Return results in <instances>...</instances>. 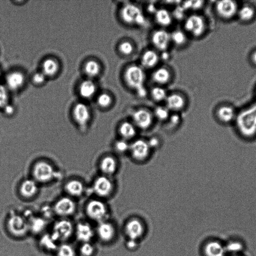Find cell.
I'll return each mask as SVG.
<instances>
[{"label":"cell","mask_w":256,"mask_h":256,"mask_svg":"<svg viewBox=\"0 0 256 256\" xmlns=\"http://www.w3.org/2000/svg\"><path fill=\"white\" fill-rule=\"evenodd\" d=\"M256 16V10L255 7L251 4H244L240 7L237 17L239 20L244 23H248L253 21Z\"/></svg>","instance_id":"obj_19"},{"label":"cell","mask_w":256,"mask_h":256,"mask_svg":"<svg viewBox=\"0 0 256 256\" xmlns=\"http://www.w3.org/2000/svg\"><path fill=\"white\" fill-rule=\"evenodd\" d=\"M163 56H164V57H163L164 59L165 60H167L169 58V55L168 54L166 53H163Z\"/></svg>","instance_id":"obj_53"},{"label":"cell","mask_w":256,"mask_h":256,"mask_svg":"<svg viewBox=\"0 0 256 256\" xmlns=\"http://www.w3.org/2000/svg\"><path fill=\"white\" fill-rule=\"evenodd\" d=\"M42 69L45 76H53L58 72L59 65L54 59H47L43 63Z\"/></svg>","instance_id":"obj_31"},{"label":"cell","mask_w":256,"mask_h":256,"mask_svg":"<svg viewBox=\"0 0 256 256\" xmlns=\"http://www.w3.org/2000/svg\"><path fill=\"white\" fill-rule=\"evenodd\" d=\"M96 86L91 80H86L83 82L80 86L79 92L80 95L84 98H90L95 93Z\"/></svg>","instance_id":"obj_32"},{"label":"cell","mask_w":256,"mask_h":256,"mask_svg":"<svg viewBox=\"0 0 256 256\" xmlns=\"http://www.w3.org/2000/svg\"><path fill=\"white\" fill-rule=\"evenodd\" d=\"M121 16L123 21L127 24L143 26L146 22L141 10L133 4H127L124 6Z\"/></svg>","instance_id":"obj_5"},{"label":"cell","mask_w":256,"mask_h":256,"mask_svg":"<svg viewBox=\"0 0 256 256\" xmlns=\"http://www.w3.org/2000/svg\"><path fill=\"white\" fill-rule=\"evenodd\" d=\"M184 11L182 7L176 9L174 11L175 17L178 19L182 18L184 16Z\"/></svg>","instance_id":"obj_47"},{"label":"cell","mask_w":256,"mask_h":256,"mask_svg":"<svg viewBox=\"0 0 256 256\" xmlns=\"http://www.w3.org/2000/svg\"><path fill=\"white\" fill-rule=\"evenodd\" d=\"M230 256H239L237 254H233L232 255H231Z\"/></svg>","instance_id":"obj_54"},{"label":"cell","mask_w":256,"mask_h":256,"mask_svg":"<svg viewBox=\"0 0 256 256\" xmlns=\"http://www.w3.org/2000/svg\"><path fill=\"white\" fill-rule=\"evenodd\" d=\"M215 114L218 122L224 125H228L234 123L237 112L232 106L224 104L216 109Z\"/></svg>","instance_id":"obj_12"},{"label":"cell","mask_w":256,"mask_h":256,"mask_svg":"<svg viewBox=\"0 0 256 256\" xmlns=\"http://www.w3.org/2000/svg\"><path fill=\"white\" fill-rule=\"evenodd\" d=\"M57 256H76L74 248L70 244L63 243L59 245L56 250Z\"/></svg>","instance_id":"obj_35"},{"label":"cell","mask_w":256,"mask_h":256,"mask_svg":"<svg viewBox=\"0 0 256 256\" xmlns=\"http://www.w3.org/2000/svg\"><path fill=\"white\" fill-rule=\"evenodd\" d=\"M112 102L111 96L107 93H102L99 96L97 102L99 106L106 108L110 106Z\"/></svg>","instance_id":"obj_41"},{"label":"cell","mask_w":256,"mask_h":256,"mask_svg":"<svg viewBox=\"0 0 256 256\" xmlns=\"http://www.w3.org/2000/svg\"><path fill=\"white\" fill-rule=\"evenodd\" d=\"M76 237L82 243L90 242L94 236V230L90 224L86 222H80L75 228Z\"/></svg>","instance_id":"obj_15"},{"label":"cell","mask_w":256,"mask_h":256,"mask_svg":"<svg viewBox=\"0 0 256 256\" xmlns=\"http://www.w3.org/2000/svg\"><path fill=\"white\" fill-rule=\"evenodd\" d=\"M100 168L103 174L106 175H110L115 172L117 164L113 158L108 156L102 160Z\"/></svg>","instance_id":"obj_30"},{"label":"cell","mask_w":256,"mask_h":256,"mask_svg":"<svg viewBox=\"0 0 256 256\" xmlns=\"http://www.w3.org/2000/svg\"><path fill=\"white\" fill-rule=\"evenodd\" d=\"M8 228L13 235L18 237L25 236L30 230L29 223L23 217L17 214L9 218Z\"/></svg>","instance_id":"obj_8"},{"label":"cell","mask_w":256,"mask_h":256,"mask_svg":"<svg viewBox=\"0 0 256 256\" xmlns=\"http://www.w3.org/2000/svg\"><path fill=\"white\" fill-rule=\"evenodd\" d=\"M155 114L159 119L164 120L169 116V109L165 107H159L155 110Z\"/></svg>","instance_id":"obj_43"},{"label":"cell","mask_w":256,"mask_h":256,"mask_svg":"<svg viewBox=\"0 0 256 256\" xmlns=\"http://www.w3.org/2000/svg\"><path fill=\"white\" fill-rule=\"evenodd\" d=\"M58 242L52 234L44 235L40 240V246L48 251H56L59 246Z\"/></svg>","instance_id":"obj_28"},{"label":"cell","mask_w":256,"mask_h":256,"mask_svg":"<svg viewBox=\"0 0 256 256\" xmlns=\"http://www.w3.org/2000/svg\"><path fill=\"white\" fill-rule=\"evenodd\" d=\"M226 251V246L218 241L208 242L204 249L206 256H225Z\"/></svg>","instance_id":"obj_21"},{"label":"cell","mask_w":256,"mask_h":256,"mask_svg":"<svg viewBox=\"0 0 256 256\" xmlns=\"http://www.w3.org/2000/svg\"><path fill=\"white\" fill-rule=\"evenodd\" d=\"M8 100L9 96L6 88L0 84V109H4L9 105Z\"/></svg>","instance_id":"obj_39"},{"label":"cell","mask_w":256,"mask_h":256,"mask_svg":"<svg viewBox=\"0 0 256 256\" xmlns=\"http://www.w3.org/2000/svg\"><path fill=\"white\" fill-rule=\"evenodd\" d=\"M119 51L124 56H129L133 53L134 47L130 42L124 41L119 45Z\"/></svg>","instance_id":"obj_40"},{"label":"cell","mask_w":256,"mask_h":256,"mask_svg":"<svg viewBox=\"0 0 256 256\" xmlns=\"http://www.w3.org/2000/svg\"><path fill=\"white\" fill-rule=\"evenodd\" d=\"M76 210V204L73 198L69 196L60 198L56 202L53 207L54 213L62 217L72 215Z\"/></svg>","instance_id":"obj_9"},{"label":"cell","mask_w":256,"mask_h":256,"mask_svg":"<svg viewBox=\"0 0 256 256\" xmlns=\"http://www.w3.org/2000/svg\"><path fill=\"white\" fill-rule=\"evenodd\" d=\"M120 132L121 135L126 139L133 137L136 132L134 126L129 122H124L121 125Z\"/></svg>","instance_id":"obj_34"},{"label":"cell","mask_w":256,"mask_h":256,"mask_svg":"<svg viewBox=\"0 0 256 256\" xmlns=\"http://www.w3.org/2000/svg\"><path fill=\"white\" fill-rule=\"evenodd\" d=\"M24 81L25 78L23 74L19 72L10 73L6 80L7 87L13 91L20 89L23 86Z\"/></svg>","instance_id":"obj_22"},{"label":"cell","mask_w":256,"mask_h":256,"mask_svg":"<svg viewBox=\"0 0 256 256\" xmlns=\"http://www.w3.org/2000/svg\"><path fill=\"white\" fill-rule=\"evenodd\" d=\"M127 247L130 249H133L137 246L135 240H131L127 242Z\"/></svg>","instance_id":"obj_51"},{"label":"cell","mask_w":256,"mask_h":256,"mask_svg":"<svg viewBox=\"0 0 256 256\" xmlns=\"http://www.w3.org/2000/svg\"><path fill=\"white\" fill-rule=\"evenodd\" d=\"M125 81L127 85L136 91L144 87L145 73L140 67L132 65L127 68L124 74Z\"/></svg>","instance_id":"obj_6"},{"label":"cell","mask_w":256,"mask_h":256,"mask_svg":"<svg viewBox=\"0 0 256 256\" xmlns=\"http://www.w3.org/2000/svg\"><path fill=\"white\" fill-rule=\"evenodd\" d=\"M237 132L246 139L256 137V103L237 113L235 122Z\"/></svg>","instance_id":"obj_1"},{"label":"cell","mask_w":256,"mask_h":256,"mask_svg":"<svg viewBox=\"0 0 256 256\" xmlns=\"http://www.w3.org/2000/svg\"><path fill=\"white\" fill-rule=\"evenodd\" d=\"M171 122L173 124H177L179 121V117L178 115H173L171 118Z\"/></svg>","instance_id":"obj_52"},{"label":"cell","mask_w":256,"mask_h":256,"mask_svg":"<svg viewBox=\"0 0 256 256\" xmlns=\"http://www.w3.org/2000/svg\"><path fill=\"white\" fill-rule=\"evenodd\" d=\"M169 70L165 67L159 68L153 74V79L156 83L160 85L167 84L171 79Z\"/></svg>","instance_id":"obj_29"},{"label":"cell","mask_w":256,"mask_h":256,"mask_svg":"<svg viewBox=\"0 0 256 256\" xmlns=\"http://www.w3.org/2000/svg\"><path fill=\"white\" fill-rule=\"evenodd\" d=\"M203 1H192L191 9L198 10L201 9L204 5Z\"/></svg>","instance_id":"obj_46"},{"label":"cell","mask_w":256,"mask_h":256,"mask_svg":"<svg viewBox=\"0 0 256 256\" xmlns=\"http://www.w3.org/2000/svg\"><path fill=\"white\" fill-rule=\"evenodd\" d=\"M64 189L69 197H79L84 194L85 186L81 181L72 179L66 183L64 186Z\"/></svg>","instance_id":"obj_18"},{"label":"cell","mask_w":256,"mask_h":256,"mask_svg":"<svg viewBox=\"0 0 256 256\" xmlns=\"http://www.w3.org/2000/svg\"><path fill=\"white\" fill-rule=\"evenodd\" d=\"M86 213L91 219L100 221L106 215L107 208L102 201L97 199L91 200L86 205Z\"/></svg>","instance_id":"obj_10"},{"label":"cell","mask_w":256,"mask_h":256,"mask_svg":"<svg viewBox=\"0 0 256 256\" xmlns=\"http://www.w3.org/2000/svg\"><path fill=\"white\" fill-rule=\"evenodd\" d=\"M116 149L121 152L126 151L130 148L128 144L125 141H120L116 143Z\"/></svg>","instance_id":"obj_45"},{"label":"cell","mask_w":256,"mask_h":256,"mask_svg":"<svg viewBox=\"0 0 256 256\" xmlns=\"http://www.w3.org/2000/svg\"><path fill=\"white\" fill-rule=\"evenodd\" d=\"M30 230L37 233L43 230L46 226V222L40 218H34L29 223Z\"/></svg>","instance_id":"obj_36"},{"label":"cell","mask_w":256,"mask_h":256,"mask_svg":"<svg viewBox=\"0 0 256 256\" xmlns=\"http://www.w3.org/2000/svg\"><path fill=\"white\" fill-rule=\"evenodd\" d=\"M159 61V56L154 51L148 50L144 53L141 58V64L144 67L151 69L155 67Z\"/></svg>","instance_id":"obj_25"},{"label":"cell","mask_w":256,"mask_h":256,"mask_svg":"<svg viewBox=\"0 0 256 256\" xmlns=\"http://www.w3.org/2000/svg\"><path fill=\"white\" fill-rule=\"evenodd\" d=\"M171 40L175 45L181 46L185 43L187 37L183 31L177 30L171 34Z\"/></svg>","instance_id":"obj_38"},{"label":"cell","mask_w":256,"mask_h":256,"mask_svg":"<svg viewBox=\"0 0 256 256\" xmlns=\"http://www.w3.org/2000/svg\"><path fill=\"white\" fill-rule=\"evenodd\" d=\"M4 110L8 115L12 114L14 112V108L11 105H8Z\"/></svg>","instance_id":"obj_50"},{"label":"cell","mask_w":256,"mask_h":256,"mask_svg":"<svg viewBox=\"0 0 256 256\" xmlns=\"http://www.w3.org/2000/svg\"><path fill=\"white\" fill-rule=\"evenodd\" d=\"M56 173L54 167L45 161L37 162L32 169L33 179L39 184L51 182L55 178Z\"/></svg>","instance_id":"obj_2"},{"label":"cell","mask_w":256,"mask_h":256,"mask_svg":"<svg viewBox=\"0 0 256 256\" xmlns=\"http://www.w3.org/2000/svg\"><path fill=\"white\" fill-rule=\"evenodd\" d=\"M72 115L75 123L81 129L87 127L91 116L88 106L82 103H78L74 106Z\"/></svg>","instance_id":"obj_11"},{"label":"cell","mask_w":256,"mask_h":256,"mask_svg":"<svg viewBox=\"0 0 256 256\" xmlns=\"http://www.w3.org/2000/svg\"><path fill=\"white\" fill-rule=\"evenodd\" d=\"M184 28L192 36L199 38L206 33L207 24L202 16L193 14L189 16L185 20Z\"/></svg>","instance_id":"obj_3"},{"label":"cell","mask_w":256,"mask_h":256,"mask_svg":"<svg viewBox=\"0 0 256 256\" xmlns=\"http://www.w3.org/2000/svg\"><path fill=\"white\" fill-rule=\"evenodd\" d=\"M151 94L153 99L158 102L166 100L167 97V92L165 90L160 87L153 88Z\"/></svg>","instance_id":"obj_37"},{"label":"cell","mask_w":256,"mask_h":256,"mask_svg":"<svg viewBox=\"0 0 256 256\" xmlns=\"http://www.w3.org/2000/svg\"><path fill=\"white\" fill-rule=\"evenodd\" d=\"M46 76L43 73H36L33 77V81L35 84L41 85L45 81Z\"/></svg>","instance_id":"obj_44"},{"label":"cell","mask_w":256,"mask_h":256,"mask_svg":"<svg viewBox=\"0 0 256 256\" xmlns=\"http://www.w3.org/2000/svg\"><path fill=\"white\" fill-rule=\"evenodd\" d=\"M75 232V227L72 223L65 219L56 222L53 226L52 235L59 241H66L71 237Z\"/></svg>","instance_id":"obj_7"},{"label":"cell","mask_w":256,"mask_h":256,"mask_svg":"<svg viewBox=\"0 0 256 256\" xmlns=\"http://www.w3.org/2000/svg\"><path fill=\"white\" fill-rule=\"evenodd\" d=\"M150 148L148 143L143 140L136 141L130 146L133 158L139 161H142L147 157Z\"/></svg>","instance_id":"obj_17"},{"label":"cell","mask_w":256,"mask_h":256,"mask_svg":"<svg viewBox=\"0 0 256 256\" xmlns=\"http://www.w3.org/2000/svg\"><path fill=\"white\" fill-rule=\"evenodd\" d=\"M86 74L90 77L97 76L100 71V66L99 63L94 60L88 61L85 65Z\"/></svg>","instance_id":"obj_33"},{"label":"cell","mask_w":256,"mask_h":256,"mask_svg":"<svg viewBox=\"0 0 256 256\" xmlns=\"http://www.w3.org/2000/svg\"><path fill=\"white\" fill-rule=\"evenodd\" d=\"M239 6L233 0H222L215 4V12L218 17L224 21H230L237 17Z\"/></svg>","instance_id":"obj_4"},{"label":"cell","mask_w":256,"mask_h":256,"mask_svg":"<svg viewBox=\"0 0 256 256\" xmlns=\"http://www.w3.org/2000/svg\"><path fill=\"white\" fill-rule=\"evenodd\" d=\"M171 41V34L164 30L155 31L152 36L153 44L160 51H166Z\"/></svg>","instance_id":"obj_14"},{"label":"cell","mask_w":256,"mask_h":256,"mask_svg":"<svg viewBox=\"0 0 256 256\" xmlns=\"http://www.w3.org/2000/svg\"><path fill=\"white\" fill-rule=\"evenodd\" d=\"M167 108L172 111H178L185 105V100L182 96L178 94H173L167 96L166 99Z\"/></svg>","instance_id":"obj_24"},{"label":"cell","mask_w":256,"mask_h":256,"mask_svg":"<svg viewBox=\"0 0 256 256\" xmlns=\"http://www.w3.org/2000/svg\"><path fill=\"white\" fill-rule=\"evenodd\" d=\"M155 18L157 23L162 27L170 26L173 21L172 14L165 9H160L155 13Z\"/></svg>","instance_id":"obj_27"},{"label":"cell","mask_w":256,"mask_h":256,"mask_svg":"<svg viewBox=\"0 0 256 256\" xmlns=\"http://www.w3.org/2000/svg\"><path fill=\"white\" fill-rule=\"evenodd\" d=\"M39 184L33 178L24 180L19 188L20 194L24 198L31 199L38 193Z\"/></svg>","instance_id":"obj_16"},{"label":"cell","mask_w":256,"mask_h":256,"mask_svg":"<svg viewBox=\"0 0 256 256\" xmlns=\"http://www.w3.org/2000/svg\"><path fill=\"white\" fill-rule=\"evenodd\" d=\"M95 249L90 242L82 243L80 248V253L83 256H92L94 253Z\"/></svg>","instance_id":"obj_42"},{"label":"cell","mask_w":256,"mask_h":256,"mask_svg":"<svg viewBox=\"0 0 256 256\" xmlns=\"http://www.w3.org/2000/svg\"><path fill=\"white\" fill-rule=\"evenodd\" d=\"M250 61L255 67H256V49L250 55Z\"/></svg>","instance_id":"obj_49"},{"label":"cell","mask_w":256,"mask_h":256,"mask_svg":"<svg viewBox=\"0 0 256 256\" xmlns=\"http://www.w3.org/2000/svg\"><path fill=\"white\" fill-rule=\"evenodd\" d=\"M113 189L111 181L106 176H101L96 179L93 185L94 193L101 197L108 196Z\"/></svg>","instance_id":"obj_13"},{"label":"cell","mask_w":256,"mask_h":256,"mask_svg":"<svg viewBox=\"0 0 256 256\" xmlns=\"http://www.w3.org/2000/svg\"><path fill=\"white\" fill-rule=\"evenodd\" d=\"M148 143L150 147H156L158 145L159 141L158 139L154 138L151 139Z\"/></svg>","instance_id":"obj_48"},{"label":"cell","mask_w":256,"mask_h":256,"mask_svg":"<svg viewBox=\"0 0 256 256\" xmlns=\"http://www.w3.org/2000/svg\"><path fill=\"white\" fill-rule=\"evenodd\" d=\"M126 233L131 240H136L143 234L142 224L137 220H133L128 223L126 227Z\"/></svg>","instance_id":"obj_23"},{"label":"cell","mask_w":256,"mask_h":256,"mask_svg":"<svg viewBox=\"0 0 256 256\" xmlns=\"http://www.w3.org/2000/svg\"><path fill=\"white\" fill-rule=\"evenodd\" d=\"M135 123L141 129H147L152 124V117L150 112L144 109L136 111L133 115Z\"/></svg>","instance_id":"obj_20"},{"label":"cell","mask_w":256,"mask_h":256,"mask_svg":"<svg viewBox=\"0 0 256 256\" xmlns=\"http://www.w3.org/2000/svg\"><path fill=\"white\" fill-rule=\"evenodd\" d=\"M97 234L99 238L104 241H109L113 238L114 229L110 224L101 222L97 228Z\"/></svg>","instance_id":"obj_26"}]
</instances>
